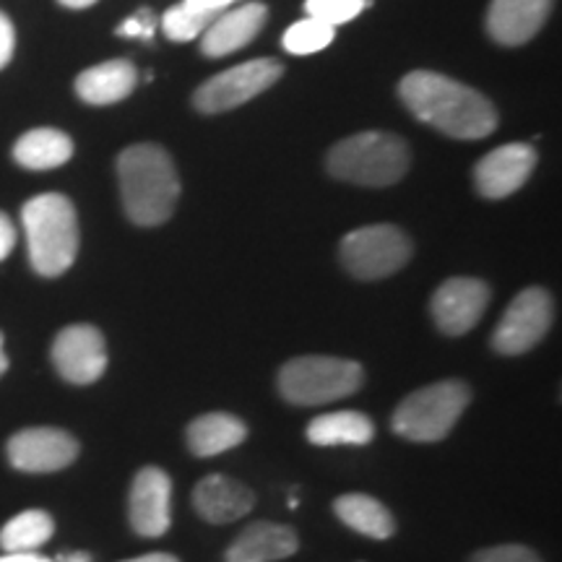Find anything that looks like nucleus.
I'll return each mask as SVG.
<instances>
[{
  "instance_id": "obj_29",
  "label": "nucleus",
  "mask_w": 562,
  "mask_h": 562,
  "mask_svg": "<svg viewBox=\"0 0 562 562\" xmlns=\"http://www.w3.org/2000/svg\"><path fill=\"white\" fill-rule=\"evenodd\" d=\"M154 30H157V19H154V13L149 9H140L136 16L125 19L115 32L121 34V37L151 40L154 37Z\"/></svg>"
},
{
  "instance_id": "obj_9",
  "label": "nucleus",
  "mask_w": 562,
  "mask_h": 562,
  "mask_svg": "<svg viewBox=\"0 0 562 562\" xmlns=\"http://www.w3.org/2000/svg\"><path fill=\"white\" fill-rule=\"evenodd\" d=\"M281 74H284V66L279 60H248L243 66L224 70L220 76H211L206 83H201L193 94V104L195 110L209 112V115L235 110L250 102L252 97L261 94V91L271 89L281 79Z\"/></svg>"
},
{
  "instance_id": "obj_19",
  "label": "nucleus",
  "mask_w": 562,
  "mask_h": 562,
  "mask_svg": "<svg viewBox=\"0 0 562 562\" xmlns=\"http://www.w3.org/2000/svg\"><path fill=\"white\" fill-rule=\"evenodd\" d=\"M248 438V427L240 417L227 412H209L195 417L186 430L188 451L195 459H214L232 451V448L243 446Z\"/></svg>"
},
{
  "instance_id": "obj_35",
  "label": "nucleus",
  "mask_w": 562,
  "mask_h": 562,
  "mask_svg": "<svg viewBox=\"0 0 562 562\" xmlns=\"http://www.w3.org/2000/svg\"><path fill=\"white\" fill-rule=\"evenodd\" d=\"M55 562H94L89 552H60Z\"/></svg>"
},
{
  "instance_id": "obj_16",
  "label": "nucleus",
  "mask_w": 562,
  "mask_h": 562,
  "mask_svg": "<svg viewBox=\"0 0 562 562\" xmlns=\"http://www.w3.org/2000/svg\"><path fill=\"white\" fill-rule=\"evenodd\" d=\"M193 508L209 524L240 521L256 508V492L224 474H209L193 487Z\"/></svg>"
},
{
  "instance_id": "obj_37",
  "label": "nucleus",
  "mask_w": 562,
  "mask_h": 562,
  "mask_svg": "<svg viewBox=\"0 0 562 562\" xmlns=\"http://www.w3.org/2000/svg\"><path fill=\"white\" fill-rule=\"evenodd\" d=\"M9 370V357H5V344H3V334H0V375Z\"/></svg>"
},
{
  "instance_id": "obj_26",
  "label": "nucleus",
  "mask_w": 562,
  "mask_h": 562,
  "mask_svg": "<svg viewBox=\"0 0 562 562\" xmlns=\"http://www.w3.org/2000/svg\"><path fill=\"white\" fill-rule=\"evenodd\" d=\"M211 21L214 19L203 16V13L193 11L191 5L180 3V5H172V9L161 16V30H165L167 40L191 42V40H199L201 34L209 30Z\"/></svg>"
},
{
  "instance_id": "obj_34",
  "label": "nucleus",
  "mask_w": 562,
  "mask_h": 562,
  "mask_svg": "<svg viewBox=\"0 0 562 562\" xmlns=\"http://www.w3.org/2000/svg\"><path fill=\"white\" fill-rule=\"evenodd\" d=\"M123 562H180L175 554H167V552H149V554H140V558H133V560H123Z\"/></svg>"
},
{
  "instance_id": "obj_25",
  "label": "nucleus",
  "mask_w": 562,
  "mask_h": 562,
  "mask_svg": "<svg viewBox=\"0 0 562 562\" xmlns=\"http://www.w3.org/2000/svg\"><path fill=\"white\" fill-rule=\"evenodd\" d=\"M334 42V26L323 24L318 19H302L297 24H292L290 30L281 37L286 53L292 55H313L326 50Z\"/></svg>"
},
{
  "instance_id": "obj_24",
  "label": "nucleus",
  "mask_w": 562,
  "mask_h": 562,
  "mask_svg": "<svg viewBox=\"0 0 562 562\" xmlns=\"http://www.w3.org/2000/svg\"><path fill=\"white\" fill-rule=\"evenodd\" d=\"M55 533V521L47 510H24L5 521L0 529V547L3 552H37L42 544L50 542Z\"/></svg>"
},
{
  "instance_id": "obj_22",
  "label": "nucleus",
  "mask_w": 562,
  "mask_h": 562,
  "mask_svg": "<svg viewBox=\"0 0 562 562\" xmlns=\"http://www.w3.org/2000/svg\"><path fill=\"white\" fill-rule=\"evenodd\" d=\"M307 440L313 446L334 448V446H368L375 438V425L368 414L362 412H331L315 417L307 425Z\"/></svg>"
},
{
  "instance_id": "obj_17",
  "label": "nucleus",
  "mask_w": 562,
  "mask_h": 562,
  "mask_svg": "<svg viewBox=\"0 0 562 562\" xmlns=\"http://www.w3.org/2000/svg\"><path fill=\"white\" fill-rule=\"evenodd\" d=\"M550 11L552 0H492L487 11V32L501 45H524L542 30Z\"/></svg>"
},
{
  "instance_id": "obj_2",
  "label": "nucleus",
  "mask_w": 562,
  "mask_h": 562,
  "mask_svg": "<svg viewBox=\"0 0 562 562\" xmlns=\"http://www.w3.org/2000/svg\"><path fill=\"white\" fill-rule=\"evenodd\" d=\"M117 178L125 214L138 227H157L172 216L180 199V180L161 146L136 144L117 157Z\"/></svg>"
},
{
  "instance_id": "obj_36",
  "label": "nucleus",
  "mask_w": 562,
  "mask_h": 562,
  "mask_svg": "<svg viewBox=\"0 0 562 562\" xmlns=\"http://www.w3.org/2000/svg\"><path fill=\"white\" fill-rule=\"evenodd\" d=\"M66 9H89V5H94L97 0H60Z\"/></svg>"
},
{
  "instance_id": "obj_5",
  "label": "nucleus",
  "mask_w": 562,
  "mask_h": 562,
  "mask_svg": "<svg viewBox=\"0 0 562 562\" xmlns=\"http://www.w3.org/2000/svg\"><path fill=\"white\" fill-rule=\"evenodd\" d=\"M364 383V368L344 357L305 355L281 364L277 385L284 402L294 406L334 404L357 393Z\"/></svg>"
},
{
  "instance_id": "obj_11",
  "label": "nucleus",
  "mask_w": 562,
  "mask_h": 562,
  "mask_svg": "<svg viewBox=\"0 0 562 562\" xmlns=\"http://www.w3.org/2000/svg\"><path fill=\"white\" fill-rule=\"evenodd\" d=\"M5 453L19 472L50 474L79 459V440L60 427H26L9 440Z\"/></svg>"
},
{
  "instance_id": "obj_3",
  "label": "nucleus",
  "mask_w": 562,
  "mask_h": 562,
  "mask_svg": "<svg viewBox=\"0 0 562 562\" xmlns=\"http://www.w3.org/2000/svg\"><path fill=\"white\" fill-rule=\"evenodd\" d=\"M30 263L40 277H60L79 256V216L60 193L34 195L21 209Z\"/></svg>"
},
{
  "instance_id": "obj_8",
  "label": "nucleus",
  "mask_w": 562,
  "mask_h": 562,
  "mask_svg": "<svg viewBox=\"0 0 562 562\" xmlns=\"http://www.w3.org/2000/svg\"><path fill=\"white\" fill-rule=\"evenodd\" d=\"M552 321L554 305L550 292L542 286H529V290L518 292L508 311L503 313L495 334H492V349L503 357L526 355L544 339L552 328Z\"/></svg>"
},
{
  "instance_id": "obj_7",
  "label": "nucleus",
  "mask_w": 562,
  "mask_h": 562,
  "mask_svg": "<svg viewBox=\"0 0 562 562\" xmlns=\"http://www.w3.org/2000/svg\"><path fill=\"white\" fill-rule=\"evenodd\" d=\"M412 240L393 224H370L351 229L341 240L344 269L355 279L375 281L404 269L412 258Z\"/></svg>"
},
{
  "instance_id": "obj_12",
  "label": "nucleus",
  "mask_w": 562,
  "mask_h": 562,
  "mask_svg": "<svg viewBox=\"0 0 562 562\" xmlns=\"http://www.w3.org/2000/svg\"><path fill=\"white\" fill-rule=\"evenodd\" d=\"M490 305V286L482 279L453 277L435 290L430 313L435 326L446 336L469 334L482 321Z\"/></svg>"
},
{
  "instance_id": "obj_18",
  "label": "nucleus",
  "mask_w": 562,
  "mask_h": 562,
  "mask_svg": "<svg viewBox=\"0 0 562 562\" xmlns=\"http://www.w3.org/2000/svg\"><path fill=\"white\" fill-rule=\"evenodd\" d=\"M300 550L297 531L284 524L256 521L224 552V562H279Z\"/></svg>"
},
{
  "instance_id": "obj_27",
  "label": "nucleus",
  "mask_w": 562,
  "mask_h": 562,
  "mask_svg": "<svg viewBox=\"0 0 562 562\" xmlns=\"http://www.w3.org/2000/svg\"><path fill=\"white\" fill-rule=\"evenodd\" d=\"M368 5L370 0H305V13L336 30L339 24L360 16Z\"/></svg>"
},
{
  "instance_id": "obj_20",
  "label": "nucleus",
  "mask_w": 562,
  "mask_h": 562,
  "mask_svg": "<svg viewBox=\"0 0 562 562\" xmlns=\"http://www.w3.org/2000/svg\"><path fill=\"white\" fill-rule=\"evenodd\" d=\"M136 66L125 58L104 60L100 66L87 68L76 79V94L87 104H115L136 89Z\"/></svg>"
},
{
  "instance_id": "obj_6",
  "label": "nucleus",
  "mask_w": 562,
  "mask_h": 562,
  "mask_svg": "<svg viewBox=\"0 0 562 562\" xmlns=\"http://www.w3.org/2000/svg\"><path fill=\"white\" fill-rule=\"evenodd\" d=\"M472 404V391L463 381H440L409 393L391 417V430L412 442H438L448 438L456 422Z\"/></svg>"
},
{
  "instance_id": "obj_10",
  "label": "nucleus",
  "mask_w": 562,
  "mask_h": 562,
  "mask_svg": "<svg viewBox=\"0 0 562 562\" xmlns=\"http://www.w3.org/2000/svg\"><path fill=\"white\" fill-rule=\"evenodd\" d=\"M50 357L63 381L89 385L100 381L108 370V341L100 328L76 323L55 336Z\"/></svg>"
},
{
  "instance_id": "obj_13",
  "label": "nucleus",
  "mask_w": 562,
  "mask_h": 562,
  "mask_svg": "<svg viewBox=\"0 0 562 562\" xmlns=\"http://www.w3.org/2000/svg\"><path fill=\"white\" fill-rule=\"evenodd\" d=\"M128 518L138 537L157 539L172 524V480L165 469L144 467L133 476L128 495Z\"/></svg>"
},
{
  "instance_id": "obj_1",
  "label": "nucleus",
  "mask_w": 562,
  "mask_h": 562,
  "mask_svg": "<svg viewBox=\"0 0 562 562\" xmlns=\"http://www.w3.org/2000/svg\"><path fill=\"white\" fill-rule=\"evenodd\" d=\"M398 97L417 121L451 138L474 140L497 128V112L487 97L432 70H414L404 76Z\"/></svg>"
},
{
  "instance_id": "obj_33",
  "label": "nucleus",
  "mask_w": 562,
  "mask_h": 562,
  "mask_svg": "<svg viewBox=\"0 0 562 562\" xmlns=\"http://www.w3.org/2000/svg\"><path fill=\"white\" fill-rule=\"evenodd\" d=\"M0 562H55L50 558H42L37 552H3Z\"/></svg>"
},
{
  "instance_id": "obj_21",
  "label": "nucleus",
  "mask_w": 562,
  "mask_h": 562,
  "mask_svg": "<svg viewBox=\"0 0 562 562\" xmlns=\"http://www.w3.org/2000/svg\"><path fill=\"white\" fill-rule=\"evenodd\" d=\"M334 513L344 526L362 533V537L378 539V542H385L396 533L393 513L372 495H364V492H349V495L336 497Z\"/></svg>"
},
{
  "instance_id": "obj_28",
  "label": "nucleus",
  "mask_w": 562,
  "mask_h": 562,
  "mask_svg": "<svg viewBox=\"0 0 562 562\" xmlns=\"http://www.w3.org/2000/svg\"><path fill=\"white\" fill-rule=\"evenodd\" d=\"M469 562H542V558L526 544H497L474 552Z\"/></svg>"
},
{
  "instance_id": "obj_23",
  "label": "nucleus",
  "mask_w": 562,
  "mask_h": 562,
  "mask_svg": "<svg viewBox=\"0 0 562 562\" xmlns=\"http://www.w3.org/2000/svg\"><path fill=\"white\" fill-rule=\"evenodd\" d=\"M74 157V140L58 128H34L13 144V159L24 170H55Z\"/></svg>"
},
{
  "instance_id": "obj_31",
  "label": "nucleus",
  "mask_w": 562,
  "mask_h": 562,
  "mask_svg": "<svg viewBox=\"0 0 562 562\" xmlns=\"http://www.w3.org/2000/svg\"><path fill=\"white\" fill-rule=\"evenodd\" d=\"M186 5H191L193 11L203 13V16L209 19H220L224 11H229L232 5L240 3V0H182Z\"/></svg>"
},
{
  "instance_id": "obj_32",
  "label": "nucleus",
  "mask_w": 562,
  "mask_h": 562,
  "mask_svg": "<svg viewBox=\"0 0 562 562\" xmlns=\"http://www.w3.org/2000/svg\"><path fill=\"white\" fill-rule=\"evenodd\" d=\"M13 248H16V227H13L11 216L0 211V261H5Z\"/></svg>"
},
{
  "instance_id": "obj_15",
  "label": "nucleus",
  "mask_w": 562,
  "mask_h": 562,
  "mask_svg": "<svg viewBox=\"0 0 562 562\" xmlns=\"http://www.w3.org/2000/svg\"><path fill=\"white\" fill-rule=\"evenodd\" d=\"M266 16H269V9L263 3H256V0L224 11L201 34V53L206 58H227V55L243 50L261 34Z\"/></svg>"
},
{
  "instance_id": "obj_4",
  "label": "nucleus",
  "mask_w": 562,
  "mask_h": 562,
  "mask_svg": "<svg viewBox=\"0 0 562 562\" xmlns=\"http://www.w3.org/2000/svg\"><path fill=\"white\" fill-rule=\"evenodd\" d=\"M326 167L336 180L385 188L402 180L409 170V146L393 133H357V136L339 140L328 151Z\"/></svg>"
},
{
  "instance_id": "obj_14",
  "label": "nucleus",
  "mask_w": 562,
  "mask_h": 562,
  "mask_svg": "<svg viewBox=\"0 0 562 562\" xmlns=\"http://www.w3.org/2000/svg\"><path fill=\"white\" fill-rule=\"evenodd\" d=\"M533 165H537V151L531 144H505L482 157L474 167L476 191L484 199H508L531 178Z\"/></svg>"
},
{
  "instance_id": "obj_30",
  "label": "nucleus",
  "mask_w": 562,
  "mask_h": 562,
  "mask_svg": "<svg viewBox=\"0 0 562 562\" xmlns=\"http://www.w3.org/2000/svg\"><path fill=\"white\" fill-rule=\"evenodd\" d=\"M16 50V30H13L11 19L0 11V68H5Z\"/></svg>"
}]
</instances>
